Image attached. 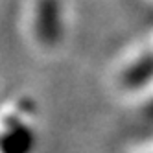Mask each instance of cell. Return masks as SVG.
Here are the masks:
<instances>
[{
  "mask_svg": "<svg viewBox=\"0 0 153 153\" xmlns=\"http://www.w3.org/2000/svg\"><path fill=\"white\" fill-rule=\"evenodd\" d=\"M39 144V105L28 94L0 102V153H35Z\"/></svg>",
  "mask_w": 153,
  "mask_h": 153,
  "instance_id": "obj_1",
  "label": "cell"
},
{
  "mask_svg": "<svg viewBox=\"0 0 153 153\" xmlns=\"http://www.w3.org/2000/svg\"><path fill=\"white\" fill-rule=\"evenodd\" d=\"M22 35L37 52H52L65 37L63 0H28L22 9Z\"/></svg>",
  "mask_w": 153,
  "mask_h": 153,
  "instance_id": "obj_2",
  "label": "cell"
},
{
  "mask_svg": "<svg viewBox=\"0 0 153 153\" xmlns=\"http://www.w3.org/2000/svg\"><path fill=\"white\" fill-rule=\"evenodd\" d=\"M144 153H153V138L148 142L146 146H144Z\"/></svg>",
  "mask_w": 153,
  "mask_h": 153,
  "instance_id": "obj_3",
  "label": "cell"
}]
</instances>
